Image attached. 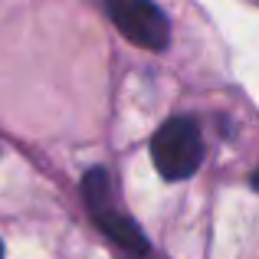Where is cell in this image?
Instances as JSON below:
<instances>
[{
	"instance_id": "1",
	"label": "cell",
	"mask_w": 259,
	"mask_h": 259,
	"mask_svg": "<svg viewBox=\"0 0 259 259\" xmlns=\"http://www.w3.org/2000/svg\"><path fill=\"white\" fill-rule=\"evenodd\" d=\"M82 197H85V207L92 213V220L99 223V230H105V236H112L115 243H121L125 249H132L138 256L151 253V246H148L145 233L138 230V223L118 207L112 177H108L105 167H92L82 177Z\"/></svg>"
},
{
	"instance_id": "5",
	"label": "cell",
	"mask_w": 259,
	"mask_h": 259,
	"mask_svg": "<svg viewBox=\"0 0 259 259\" xmlns=\"http://www.w3.org/2000/svg\"><path fill=\"white\" fill-rule=\"evenodd\" d=\"M0 259H4V243H0Z\"/></svg>"
},
{
	"instance_id": "2",
	"label": "cell",
	"mask_w": 259,
	"mask_h": 259,
	"mask_svg": "<svg viewBox=\"0 0 259 259\" xmlns=\"http://www.w3.org/2000/svg\"><path fill=\"white\" fill-rule=\"evenodd\" d=\"M151 161L164 181H184L203 161V135L194 118H167L151 138Z\"/></svg>"
},
{
	"instance_id": "3",
	"label": "cell",
	"mask_w": 259,
	"mask_h": 259,
	"mask_svg": "<svg viewBox=\"0 0 259 259\" xmlns=\"http://www.w3.org/2000/svg\"><path fill=\"white\" fill-rule=\"evenodd\" d=\"M105 13L112 17V23L118 26V33L128 43L141 46V50H164L171 39V26L167 17L158 10V4L151 0H105Z\"/></svg>"
},
{
	"instance_id": "4",
	"label": "cell",
	"mask_w": 259,
	"mask_h": 259,
	"mask_svg": "<svg viewBox=\"0 0 259 259\" xmlns=\"http://www.w3.org/2000/svg\"><path fill=\"white\" fill-rule=\"evenodd\" d=\"M253 187H256V190H259V171H256V174H253Z\"/></svg>"
}]
</instances>
